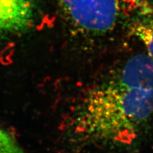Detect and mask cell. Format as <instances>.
<instances>
[{
    "label": "cell",
    "mask_w": 153,
    "mask_h": 153,
    "mask_svg": "<svg viewBox=\"0 0 153 153\" xmlns=\"http://www.w3.org/2000/svg\"><path fill=\"white\" fill-rule=\"evenodd\" d=\"M152 115L153 88L128 85L115 76L85 94L72 127L85 142L128 145Z\"/></svg>",
    "instance_id": "cell-1"
},
{
    "label": "cell",
    "mask_w": 153,
    "mask_h": 153,
    "mask_svg": "<svg viewBox=\"0 0 153 153\" xmlns=\"http://www.w3.org/2000/svg\"><path fill=\"white\" fill-rule=\"evenodd\" d=\"M62 17L76 32L101 36L117 26L125 11V0H56Z\"/></svg>",
    "instance_id": "cell-2"
},
{
    "label": "cell",
    "mask_w": 153,
    "mask_h": 153,
    "mask_svg": "<svg viewBox=\"0 0 153 153\" xmlns=\"http://www.w3.org/2000/svg\"><path fill=\"white\" fill-rule=\"evenodd\" d=\"M36 0H0V37L24 31L33 24Z\"/></svg>",
    "instance_id": "cell-3"
},
{
    "label": "cell",
    "mask_w": 153,
    "mask_h": 153,
    "mask_svg": "<svg viewBox=\"0 0 153 153\" xmlns=\"http://www.w3.org/2000/svg\"><path fill=\"white\" fill-rule=\"evenodd\" d=\"M131 33L141 42L147 54L153 59V4L142 5L133 19Z\"/></svg>",
    "instance_id": "cell-4"
},
{
    "label": "cell",
    "mask_w": 153,
    "mask_h": 153,
    "mask_svg": "<svg viewBox=\"0 0 153 153\" xmlns=\"http://www.w3.org/2000/svg\"><path fill=\"white\" fill-rule=\"evenodd\" d=\"M0 153H24L22 147L9 132L0 128Z\"/></svg>",
    "instance_id": "cell-5"
}]
</instances>
